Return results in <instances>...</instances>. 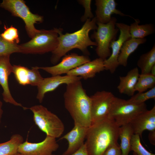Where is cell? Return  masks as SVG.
I'll use <instances>...</instances> for the list:
<instances>
[{
    "label": "cell",
    "mask_w": 155,
    "mask_h": 155,
    "mask_svg": "<svg viewBox=\"0 0 155 155\" xmlns=\"http://www.w3.org/2000/svg\"><path fill=\"white\" fill-rule=\"evenodd\" d=\"M96 18L88 19L79 30L72 33L63 34L62 29L59 32V44L57 47L52 52L51 61L56 64L69 51L74 49H78L86 55H89L88 47L90 46H97L96 43L92 41L89 36V33L92 30H96Z\"/></svg>",
    "instance_id": "obj_1"
},
{
    "label": "cell",
    "mask_w": 155,
    "mask_h": 155,
    "mask_svg": "<svg viewBox=\"0 0 155 155\" xmlns=\"http://www.w3.org/2000/svg\"><path fill=\"white\" fill-rule=\"evenodd\" d=\"M63 98L65 108L74 123L90 127L92 123L91 100L81 80L67 85Z\"/></svg>",
    "instance_id": "obj_2"
},
{
    "label": "cell",
    "mask_w": 155,
    "mask_h": 155,
    "mask_svg": "<svg viewBox=\"0 0 155 155\" xmlns=\"http://www.w3.org/2000/svg\"><path fill=\"white\" fill-rule=\"evenodd\" d=\"M119 127L108 117L88 127L85 144L89 155H103L111 145L118 143Z\"/></svg>",
    "instance_id": "obj_3"
},
{
    "label": "cell",
    "mask_w": 155,
    "mask_h": 155,
    "mask_svg": "<svg viewBox=\"0 0 155 155\" xmlns=\"http://www.w3.org/2000/svg\"><path fill=\"white\" fill-rule=\"evenodd\" d=\"M62 29L40 30L30 40L20 45L21 53L43 54L52 52L58 45L59 32Z\"/></svg>",
    "instance_id": "obj_4"
},
{
    "label": "cell",
    "mask_w": 155,
    "mask_h": 155,
    "mask_svg": "<svg viewBox=\"0 0 155 155\" xmlns=\"http://www.w3.org/2000/svg\"><path fill=\"white\" fill-rule=\"evenodd\" d=\"M24 108V109H28L32 111L35 124L46 135L56 138L62 135L65 130L63 123L57 115L46 108L41 105Z\"/></svg>",
    "instance_id": "obj_5"
},
{
    "label": "cell",
    "mask_w": 155,
    "mask_h": 155,
    "mask_svg": "<svg viewBox=\"0 0 155 155\" xmlns=\"http://www.w3.org/2000/svg\"><path fill=\"white\" fill-rule=\"evenodd\" d=\"M0 7L10 12L12 15L21 18L24 22L27 34L32 38L40 30L34 26L36 23L43 22L42 16L32 13L23 0H3Z\"/></svg>",
    "instance_id": "obj_6"
},
{
    "label": "cell",
    "mask_w": 155,
    "mask_h": 155,
    "mask_svg": "<svg viewBox=\"0 0 155 155\" xmlns=\"http://www.w3.org/2000/svg\"><path fill=\"white\" fill-rule=\"evenodd\" d=\"M147 110L145 103L136 104L115 96L108 117L113 119L120 127L129 123L138 115Z\"/></svg>",
    "instance_id": "obj_7"
},
{
    "label": "cell",
    "mask_w": 155,
    "mask_h": 155,
    "mask_svg": "<svg viewBox=\"0 0 155 155\" xmlns=\"http://www.w3.org/2000/svg\"><path fill=\"white\" fill-rule=\"evenodd\" d=\"M117 21L115 18L112 17L107 24L96 22V31L95 30L91 36V38L95 40L97 44L95 49L97 55L104 60L110 56L111 43L115 40L119 30L115 27Z\"/></svg>",
    "instance_id": "obj_8"
},
{
    "label": "cell",
    "mask_w": 155,
    "mask_h": 155,
    "mask_svg": "<svg viewBox=\"0 0 155 155\" xmlns=\"http://www.w3.org/2000/svg\"><path fill=\"white\" fill-rule=\"evenodd\" d=\"M91 125L108 117L115 96L111 92L98 91L90 96Z\"/></svg>",
    "instance_id": "obj_9"
},
{
    "label": "cell",
    "mask_w": 155,
    "mask_h": 155,
    "mask_svg": "<svg viewBox=\"0 0 155 155\" xmlns=\"http://www.w3.org/2000/svg\"><path fill=\"white\" fill-rule=\"evenodd\" d=\"M116 26L120 31V35L117 40L113 41L111 43V55L104 60L105 70L109 71L111 73L115 72L119 65L118 58L123 44L131 38L129 26L123 23H117Z\"/></svg>",
    "instance_id": "obj_10"
},
{
    "label": "cell",
    "mask_w": 155,
    "mask_h": 155,
    "mask_svg": "<svg viewBox=\"0 0 155 155\" xmlns=\"http://www.w3.org/2000/svg\"><path fill=\"white\" fill-rule=\"evenodd\" d=\"M90 61L87 55H80L75 53L66 55L58 63L52 66L38 67L52 76L67 74L71 70Z\"/></svg>",
    "instance_id": "obj_11"
},
{
    "label": "cell",
    "mask_w": 155,
    "mask_h": 155,
    "mask_svg": "<svg viewBox=\"0 0 155 155\" xmlns=\"http://www.w3.org/2000/svg\"><path fill=\"white\" fill-rule=\"evenodd\" d=\"M59 148L56 138L46 135L42 141L37 143L26 140L19 146L18 152L22 155H52Z\"/></svg>",
    "instance_id": "obj_12"
},
{
    "label": "cell",
    "mask_w": 155,
    "mask_h": 155,
    "mask_svg": "<svg viewBox=\"0 0 155 155\" xmlns=\"http://www.w3.org/2000/svg\"><path fill=\"white\" fill-rule=\"evenodd\" d=\"M82 79L80 77L57 75L44 78L41 83L37 86L38 93L36 98L41 103L43 101L45 94L55 90L59 86L63 84L68 85Z\"/></svg>",
    "instance_id": "obj_13"
},
{
    "label": "cell",
    "mask_w": 155,
    "mask_h": 155,
    "mask_svg": "<svg viewBox=\"0 0 155 155\" xmlns=\"http://www.w3.org/2000/svg\"><path fill=\"white\" fill-rule=\"evenodd\" d=\"M10 55L0 57V85L2 87L3 99L6 103L24 108L22 104L16 102L12 96L9 89L8 78L12 73L13 65L10 61Z\"/></svg>",
    "instance_id": "obj_14"
},
{
    "label": "cell",
    "mask_w": 155,
    "mask_h": 155,
    "mask_svg": "<svg viewBox=\"0 0 155 155\" xmlns=\"http://www.w3.org/2000/svg\"><path fill=\"white\" fill-rule=\"evenodd\" d=\"M72 129L61 137L60 140L65 139L68 146L62 155H71L79 149L84 143L88 127L74 124Z\"/></svg>",
    "instance_id": "obj_15"
},
{
    "label": "cell",
    "mask_w": 155,
    "mask_h": 155,
    "mask_svg": "<svg viewBox=\"0 0 155 155\" xmlns=\"http://www.w3.org/2000/svg\"><path fill=\"white\" fill-rule=\"evenodd\" d=\"M129 124L134 134L139 135L141 138L144 131H155V106L140 114Z\"/></svg>",
    "instance_id": "obj_16"
},
{
    "label": "cell",
    "mask_w": 155,
    "mask_h": 155,
    "mask_svg": "<svg viewBox=\"0 0 155 155\" xmlns=\"http://www.w3.org/2000/svg\"><path fill=\"white\" fill-rule=\"evenodd\" d=\"M95 11L96 22L103 24L111 20L112 14H118L121 16H127L116 8L117 3L114 0H96Z\"/></svg>",
    "instance_id": "obj_17"
},
{
    "label": "cell",
    "mask_w": 155,
    "mask_h": 155,
    "mask_svg": "<svg viewBox=\"0 0 155 155\" xmlns=\"http://www.w3.org/2000/svg\"><path fill=\"white\" fill-rule=\"evenodd\" d=\"M105 70L104 60L98 58L74 69L66 75L80 77L85 80L94 77L97 73Z\"/></svg>",
    "instance_id": "obj_18"
},
{
    "label": "cell",
    "mask_w": 155,
    "mask_h": 155,
    "mask_svg": "<svg viewBox=\"0 0 155 155\" xmlns=\"http://www.w3.org/2000/svg\"><path fill=\"white\" fill-rule=\"evenodd\" d=\"M139 75L138 69L135 67L129 71L126 76H120V82L117 87L119 92L129 96L134 95L135 86Z\"/></svg>",
    "instance_id": "obj_19"
},
{
    "label": "cell",
    "mask_w": 155,
    "mask_h": 155,
    "mask_svg": "<svg viewBox=\"0 0 155 155\" xmlns=\"http://www.w3.org/2000/svg\"><path fill=\"white\" fill-rule=\"evenodd\" d=\"M146 38H130L123 44L118 58L119 65L127 66V60L130 55L133 53L140 44L146 41Z\"/></svg>",
    "instance_id": "obj_20"
},
{
    "label": "cell",
    "mask_w": 155,
    "mask_h": 155,
    "mask_svg": "<svg viewBox=\"0 0 155 155\" xmlns=\"http://www.w3.org/2000/svg\"><path fill=\"white\" fill-rule=\"evenodd\" d=\"M133 134L129 123L119 127V137L121 140L120 146L121 151V155H128L131 151V140Z\"/></svg>",
    "instance_id": "obj_21"
},
{
    "label": "cell",
    "mask_w": 155,
    "mask_h": 155,
    "mask_svg": "<svg viewBox=\"0 0 155 155\" xmlns=\"http://www.w3.org/2000/svg\"><path fill=\"white\" fill-rule=\"evenodd\" d=\"M135 22L129 26V31L131 38H143L148 35L154 33L155 28L152 24H146L139 25L140 21L135 19Z\"/></svg>",
    "instance_id": "obj_22"
},
{
    "label": "cell",
    "mask_w": 155,
    "mask_h": 155,
    "mask_svg": "<svg viewBox=\"0 0 155 155\" xmlns=\"http://www.w3.org/2000/svg\"><path fill=\"white\" fill-rule=\"evenodd\" d=\"M23 140L22 136L19 134L12 135L9 140L0 143V155H16Z\"/></svg>",
    "instance_id": "obj_23"
},
{
    "label": "cell",
    "mask_w": 155,
    "mask_h": 155,
    "mask_svg": "<svg viewBox=\"0 0 155 155\" xmlns=\"http://www.w3.org/2000/svg\"><path fill=\"white\" fill-rule=\"evenodd\" d=\"M137 64L141 69V74L150 73L152 67L155 65V44L149 51L140 56Z\"/></svg>",
    "instance_id": "obj_24"
},
{
    "label": "cell",
    "mask_w": 155,
    "mask_h": 155,
    "mask_svg": "<svg viewBox=\"0 0 155 155\" xmlns=\"http://www.w3.org/2000/svg\"><path fill=\"white\" fill-rule=\"evenodd\" d=\"M155 76L150 73L140 74L135 87V91L138 92H146L148 89L155 87Z\"/></svg>",
    "instance_id": "obj_25"
},
{
    "label": "cell",
    "mask_w": 155,
    "mask_h": 155,
    "mask_svg": "<svg viewBox=\"0 0 155 155\" xmlns=\"http://www.w3.org/2000/svg\"><path fill=\"white\" fill-rule=\"evenodd\" d=\"M28 69V68L20 65H13L12 73L20 84L23 86L29 84Z\"/></svg>",
    "instance_id": "obj_26"
},
{
    "label": "cell",
    "mask_w": 155,
    "mask_h": 155,
    "mask_svg": "<svg viewBox=\"0 0 155 155\" xmlns=\"http://www.w3.org/2000/svg\"><path fill=\"white\" fill-rule=\"evenodd\" d=\"M21 53L20 45L9 43L3 39L0 33V57L10 55L14 53Z\"/></svg>",
    "instance_id": "obj_27"
},
{
    "label": "cell",
    "mask_w": 155,
    "mask_h": 155,
    "mask_svg": "<svg viewBox=\"0 0 155 155\" xmlns=\"http://www.w3.org/2000/svg\"><path fill=\"white\" fill-rule=\"evenodd\" d=\"M4 28V31L0 34L1 37L9 43L18 44L20 42L18 29L13 26L7 27L5 25Z\"/></svg>",
    "instance_id": "obj_28"
},
{
    "label": "cell",
    "mask_w": 155,
    "mask_h": 155,
    "mask_svg": "<svg viewBox=\"0 0 155 155\" xmlns=\"http://www.w3.org/2000/svg\"><path fill=\"white\" fill-rule=\"evenodd\" d=\"M131 151H133L137 155H155L148 151L142 144L140 136L138 134L133 135L131 140Z\"/></svg>",
    "instance_id": "obj_29"
},
{
    "label": "cell",
    "mask_w": 155,
    "mask_h": 155,
    "mask_svg": "<svg viewBox=\"0 0 155 155\" xmlns=\"http://www.w3.org/2000/svg\"><path fill=\"white\" fill-rule=\"evenodd\" d=\"M155 98V86L147 91L142 92H138L131 96L127 100L133 103L140 104L150 99Z\"/></svg>",
    "instance_id": "obj_30"
},
{
    "label": "cell",
    "mask_w": 155,
    "mask_h": 155,
    "mask_svg": "<svg viewBox=\"0 0 155 155\" xmlns=\"http://www.w3.org/2000/svg\"><path fill=\"white\" fill-rule=\"evenodd\" d=\"M38 67H33L28 69V79L29 85L37 86L42 82L43 78L39 71Z\"/></svg>",
    "instance_id": "obj_31"
},
{
    "label": "cell",
    "mask_w": 155,
    "mask_h": 155,
    "mask_svg": "<svg viewBox=\"0 0 155 155\" xmlns=\"http://www.w3.org/2000/svg\"><path fill=\"white\" fill-rule=\"evenodd\" d=\"M78 2L85 8L84 13L81 18V21L82 22L86 21L88 19H92L94 18V16L91 11V8L92 1L82 0L78 1Z\"/></svg>",
    "instance_id": "obj_32"
},
{
    "label": "cell",
    "mask_w": 155,
    "mask_h": 155,
    "mask_svg": "<svg viewBox=\"0 0 155 155\" xmlns=\"http://www.w3.org/2000/svg\"><path fill=\"white\" fill-rule=\"evenodd\" d=\"M103 155H121V151L118 143L113 144L106 149Z\"/></svg>",
    "instance_id": "obj_33"
},
{
    "label": "cell",
    "mask_w": 155,
    "mask_h": 155,
    "mask_svg": "<svg viewBox=\"0 0 155 155\" xmlns=\"http://www.w3.org/2000/svg\"><path fill=\"white\" fill-rule=\"evenodd\" d=\"M71 155H89L85 143L77 151Z\"/></svg>",
    "instance_id": "obj_34"
},
{
    "label": "cell",
    "mask_w": 155,
    "mask_h": 155,
    "mask_svg": "<svg viewBox=\"0 0 155 155\" xmlns=\"http://www.w3.org/2000/svg\"><path fill=\"white\" fill-rule=\"evenodd\" d=\"M149 140L153 145L155 144V131H150L149 134Z\"/></svg>",
    "instance_id": "obj_35"
},
{
    "label": "cell",
    "mask_w": 155,
    "mask_h": 155,
    "mask_svg": "<svg viewBox=\"0 0 155 155\" xmlns=\"http://www.w3.org/2000/svg\"><path fill=\"white\" fill-rule=\"evenodd\" d=\"M2 102L0 99V123L1 121L2 115L3 113V110L2 109Z\"/></svg>",
    "instance_id": "obj_36"
},
{
    "label": "cell",
    "mask_w": 155,
    "mask_h": 155,
    "mask_svg": "<svg viewBox=\"0 0 155 155\" xmlns=\"http://www.w3.org/2000/svg\"><path fill=\"white\" fill-rule=\"evenodd\" d=\"M150 73L152 75L155 76V65L152 67Z\"/></svg>",
    "instance_id": "obj_37"
},
{
    "label": "cell",
    "mask_w": 155,
    "mask_h": 155,
    "mask_svg": "<svg viewBox=\"0 0 155 155\" xmlns=\"http://www.w3.org/2000/svg\"><path fill=\"white\" fill-rule=\"evenodd\" d=\"M16 155H22L18 153L16 154Z\"/></svg>",
    "instance_id": "obj_38"
},
{
    "label": "cell",
    "mask_w": 155,
    "mask_h": 155,
    "mask_svg": "<svg viewBox=\"0 0 155 155\" xmlns=\"http://www.w3.org/2000/svg\"><path fill=\"white\" fill-rule=\"evenodd\" d=\"M133 155H137V154L134 152H133Z\"/></svg>",
    "instance_id": "obj_39"
},
{
    "label": "cell",
    "mask_w": 155,
    "mask_h": 155,
    "mask_svg": "<svg viewBox=\"0 0 155 155\" xmlns=\"http://www.w3.org/2000/svg\"><path fill=\"white\" fill-rule=\"evenodd\" d=\"M2 24V22L0 20V25L1 24Z\"/></svg>",
    "instance_id": "obj_40"
},
{
    "label": "cell",
    "mask_w": 155,
    "mask_h": 155,
    "mask_svg": "<svg viewBox=\"0 0 155 155\" xmlns=\"http://www.w3.org/2000/svg\"><path fill=\"white\" fill-rule=\"evenodd\" d=\"M52 155H55V154H53Z\"/></svg>",
    "instance_id": "obj_41"
},
{
    "label": "cell",
    "mask_w": 155,
    "mask_h": 155,
    "mask_svg": "<svg viewBox=\"0 0 155 155\" xmlns=\"http://www.w3.org/2000/svg\"></svg>",
    "instance_id": "obj_42"
}]
</instances>
